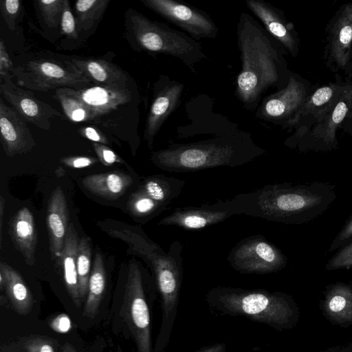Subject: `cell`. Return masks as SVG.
Here are the masks:
<instances>
[{
	"label": "cell",
	"instance_id": "obj_1",
	"mask_svg": "<svg viewBox=\"0 0 352 352\" xmlns=\"http://www.w3.org/2000/svg\"><path fill=\"white\" fill-rule=\"evenodd\" d=\"M236 41L241 69L238 74L234 95L243 108L254 111L264 94L272 88H285L291 72L284 58L286 50L253 16H239Z\"/></svg>",
	"mask_w": 352,
	"mask_h": 352
},
{
	"label": "cell",
	"instance_id": "obj_2",
	"mask_svg": "<svg viewBox=\"0 0 352 352\" xmlns=\"http://www.w3.org/2000/svg\"><path fill=\"white\" fill-rule=\"evenodd\" d=\"M102 228L110 236L126 243L129 250L142 258L151 267L160 298L162 322L154 352H164L174 328L184 278V245L179 240L170 245L168 252L152 241L140 227L107 221Z\"/></svg>",
	"mask_w": 352,
	"mask_h": 352
},
{
	"label": "cell",
	"instance_id": "obj_3",
	"mask_svg": "<svg viewBox=\"0 0 352 352\" xmlns=\"http://www.w3.org/2000/svg\"><path fill=\"white\" fill-rule=\"evenodd\" d=\"M335 198L334 188L329 184L279 183L238 194L226 201L233 215L244 214L277 223L300 224L324 212Z\"/></svg>",
	"mask_w": 352,
	"mask_h": 352
},
{
	"label": "cell",
	"instance_id": "obj_4",
	"mask_svg": "<svg viewBox=\"0 0 352 352\" xmlns=\"http://www.w3.org/2000/svg\"><path fill=\"white\" fill-rule=\"evenodd\" d=\"M249 133L232 130L198 142L173 143L153 151L151 160L157 168L172 173H190L204 169L241 166L263 155Z\"/></svg>",
	"mask_w": 352,
	"mask_h": 352
},
{
	"label": "cell",
	"instance_id": "obj_5",
	"mask_svg": "<svg viewBox=\"0 0 352 352\" xmlns=\"http://www.w3.org/2000/svg\"><path fill=\"white\" fill-rule=\"evenodd\" d=\"M208 311L216 316H243L278 331L289 329L296 319L292 298L280 292L218 285L205 296Z\"/></svg>",
	"mask_w": 352,
	"mask_h": 352
},
{
	"label": "cell",
	"instance_id": "obj_6",
	"mask_svg": "<svg viewBox=\"0 0 352 352\" xmlns=\"http://www.w3.org/2000/svg\"><path fill=\"white\" fill-rule=\"evenodd\" d=\"M124 24L126 40L135 52L175 57L194 72L195 65L207 58L198 41L133 8L125 11Z\"/></svg>",
	"mask_w": 352,
	"mask_h": 352
},
{
	"label": "cell",
	"instance_id": "obj_7",
	"mask_svg": "<svg viewBox=\"0 0 352 352\" xmlns=\"http://www.w3.org/2000/svg\"><path fill=\"white\" fill-rule=\"evenodd\" d=\"M157 287L135 260L129 265L125 285L123 315L135 340L138 352H153L151 340V304Z\"/></svg>",
	"mask_w": 352,
	"mask_h": 352
},
{
	"label": "cell",
	"instance_id": "obj_8",
	"mask_svg": "<svg viewBox=\"0 0 352 352\" xmlns=\"http://www.w3.org/2000/svg\"><path fill=\"white\" fill-rule=\"evenodd\" d=\"M12 76L18 85L30 90L47 91L68 87L82 89L91 82L78 70L62 59L38 58L15 67Z\"/></svg>",
	"mask_w": 352,
	"mask_h": 352
},
{
	"label": "cell",
	"instance_id": "obj_9",
	"mask_svg": "<svg viewBox=\"0 0 352 352\" xmlns=\"http://www.w3.org/2000/svg\"><path fill=\"white\" fill-rule=\"evenodd\" d=\"M230 266L242 274L277 272L287 264V258L263 235L254 234L239 241L227 257Z\"/></svg>",
	"mask_w": 352,
	"mask_h": 352
},
{
	"label": "cell",
	"instance_id": "obj_10",
	"mask_svg": "<svg viewBox=\"0 0 352 352\" xmlns=\"http://www.w3.org/2000/svg\"><path fill=\"white\" fill-rule=\"evenodd\" d=\"M352 114V82L349 80L338 98L316 121L312 129L296 137H290L285 144L294 148L305 140L308 148L330 150L338 144L336 133Z\"/></svg>",
	"mask_w": 352,
	"mask_h": 352
},
{
	"label": "cell",
	"instance_id": "obj_11",
	"mask_svg": "<svg viewBox=\"0 0 352 352\" xmlns=\"http://www.w3.org/2000/svg\"><path fill=\"white\" fill-rule=\"evenodd\" d=\"M312 89L309 82L291 72L287 86L264 97L255 111V117L283 128H290Z\"/></svg>",
	"mask_w": 352,
	"mask_h": 352
},
{
	"label": "cell",
	"instance_id": "obj_12",
	"mask_svg": "<svg viewBox=\"0 0 352 352\" xmlns=\"http://www.w3.org/2000/svg\"><path fill=\"white\" fill-rule=\"evenodd\" d=\"M148 9L185 31L193 39H214L219 29L204 10L175 0H140Z\"/></svg>",
	"mask_w": 352,
	"mask_h": 352
},
{
	"label": "cell",
	"instance_id": "obj_13",
	"mask_svg": "<svg viewBox=\"0 0 352 352\" xmlns=\"http://www.w3.org/2000/svg\"><path fill=\"white\" fill-rule=\"evenodd\" d=\"M324 56L326 65L333 72L352 76V3L342 5L326 28Z\"/></svg>",
	"mask_w": 352,
	"mask_h": 352
},
{
	"label": "cell",
	"instance_id": "obj_14",
	"mask_svg": "<svg viewBox=\"0 0 352 352\" xmlns=\"http://www.w3.org/2000/svg\"><path fill=\"white\" fill-rule=\"evenodd\" d=\"M184 84L161 74L153 86V98L146 116L143 133L149 149L167 118L179 106Z\"/></svg>",
	"mask_w": 352,
	"mask_h": 352
},
{
	"label": "cell",
	"instance_id": "obj_15",
	"mask_svg": "<svg viewBox=\"0 0 352 352\" xmlns=\"http://www.w3.org/2000/svg\"><path fill=\"white\" fill-rule=\"evenodd\" d=\"M9 76L1 81L0 93L10 106L28 123L43 129L51 128V120L61 113L37 98L30 91L16 85Z\"/></svg>",
	"mask_w": 352,
	"mask_h": 352
},
{
	"label": "cell",
	"instance_id": "obj_16",
	"mask_svg": "<svg viewBox=\"0 0 352 352\" xmlns=\"http://www.w3.org/2000/svg\"><path fill=\"white\" fill-rule=\"evenodd\" d=\"M131 88L93 85L82 89H72V91L89 111L90 122L99 124L104 117L138 97V94L134 95Z\"/></svg>",
	"mask_w": 352,
	"mask_h": 352
},
{
	"label": "cell",
	"instance_id": "obj_17",
	"mask_svg": "<svg viewBox=\"0 0 352 352\" xmlns=\"http://www.w3.org/2000/svg\"><path fill=\"white\" fill-rule=\"evenodd\" d=\"M233 214L228 210L226 200L214 204L177 207L161 219L159 226H175L186 230H198L222 222Z\"/></svg>",
	"mask_w": 352,
	"mask_h": 352
},
{
	"label": "cell",
	"instance_id": "obj_18",
	"mask_svg": "<svg viewBox=\"0 0 352 352\" xmlns=\"http://www.w3.org/2000/svg\"><path fill=\"white\" fill-rule=\"evenodd\" d=\"M245 3L267 32L292 57H296L299 52L300 39L293 23L287 20L284 12L263 0H245Z\"/></svg>",
	"mask_w": 352,
	"mask_h": 352
},
{
	"label": "cell",
	"instance_id": "obj_19",
	"mask_svg": "<svg viewBox=\"0 0 352 352\" xmlns=\"http://www.w3.org/2000/svg\"><path fill=\"white\" fill-rule=\"evenodd\" d=\"M0 138L6 154L9 157L24 154L36 145L27 122L0 98Z\"/></svg>",
	"mask_w": 352,
	"mask_h": 352
},
{
	"label": "cell",
	"instance_id": "obj_20",
	"mask_svg": "<svg viewBox=\"0 0 352 352\" xmlns=\"http://www.w3.org/2000/svg\"><path fill=\"white\" fill-rule=\"evenodd\" d=\"M62 60L78 70L94 85L116 88L131 87V76L111 61L100 58L81 57H69Z\"/></svg>",
	"mask_w": 352,
	"mask_h": 352
},
{
	"label": "cell",
	"instance_id": "obj_21",
	"mask_svg": "<svg viewBox=\"0 0 352 352\" xmlns=\"http://www.w3.org/2000/svg\"><path fill=\"white\" fill-rule=\"evenodd\" d=\"M47 212L50 250L52 258L58 259L63 249L69 225L67 200L60 186L51 194Z\"/></svg>",
	"mask_w": 352,
	"mask_h": 352
},
{
	"label": "cell",
	"instance_id": "obj_22",
	"mask_svg": "<svg viewBox=\"0 0 352 352\" xmlns=\"http://www.w3.org/2000/svg\"><path fill=\"white\" fill-rule=\"evenodd\" d=\"M9 232L15 248L21 252L25 263L30 266L34 265L37 234L34 216L29 208H21L14 214L10 223Z\"/></svg>",
	"mask_w": 352,
	"mask_h": 352
},
{
	"label": "cell",
	"instance_id": "obj_23",
	"mask_svg": "<svg viewBox=\"0 0 352 352\" xmlns=\"http://www.w3.org/2000/svg\"><path fill=\"white\" fill-rule=\"evenodd\" d=\"M78 236L73 223H69L63 249L59 258L67 289L77 307L81 304L77 272Z\"/></svg>",
	"mask_w": 352,
	"mask_h": 352
},
{
	"label": "cell",
	"instance_id": "obj_24",
	"mask_svg": "<svg viewBox=\"0 0 352 352\" xmlns=\"http://www.w3.org/2000/svg\"><path fill=\"white\" fill-rule=\"evenodd\" d=\"M348 82H329L316 89L308 97L294 120L291 127L298 125L305 118L313 120L320 117L338 98Z\"/></svg>",
	"mask_w": 352,
	"mask_h": 352
},
{
	"label": "cell",
	"instance_id": "obj_25",
	"mask_svg": "<svg viewBox=\"0 0 352 352\" xmlns=\"http://www.w3.org/2000/svg\"><path fill=\"white\" fill-rule=\"evenodd\" d=\"M133 178L124 173L113 171L88 175L82 184L90 192L98 196L116 199L124 194L133 184Z\"/></svg>",
	"mask_w": 352,
	"mask_h": 352
},
{
	"label": "cell",
	"instance_id": "obj_26",
	"mask_svg": "<svg viewBox=\"0 0 352 352\" xmlns=\"http://www.w3.org/2000/svg\"><path fill=\"white\" fill-rule=\"evenodd\" d=\"M110 0H78L74 3L79 43L94 34L103 18Z\"/></svg>",
	"mask_w": 352,
	"mask_h": 352
},
{
	"label": "cell",
	"instance_id": "obj_27",
	"mask_svg": "<svg viewBox=\"0 0 352 352\" xmlns=\"http://www.w3.org/2000/svg\"><path fill=\"white\" fill-rule=\"evenodd\" d=\"M0 272L6 279L5 289L14 310L21 315L30 313L32 306V296L20 274L10 265L1 261Z\"/></svg>",
	"mask_w": 352,
	"mask_h": 352
},
{
	"label": "cell",
	"instance_id": "obj_28",
	"mask_svg": "<svg viewBox=\"0 0 352 352\" xmlns=\"http://www.w3.org/2000/svg\"><path fill=\"white\" fill-rule=\"evenodd\" d=\"M324 311L338 323L352 322V287L344 283L332 285L326 295Z\"/></svg>",
	"mask_w": 352,
	"mask_h": 352
},
{
	"label": "cell",
	"instance_id": "obj_29",
	"mask_svg": "<svg viewBox=\"0 0 352 352\" xmlns=\"http://www.w3.org/2000/svg\"><path fill=\"white\" fill-rule=\"evenodd\" d=\"M106 286V270L102 254H95L93 268L91 272L84 315L94 318L96 315L102 299Z\"/></svg>",
	"mask_w": 352,
	"mask_h": 352
},
{
	"label": "cell",
	"instance_id": "obj_30",
	"mask_svg": "<svg viewBox=\"0 0 352 352\" xmlns=\"http://www.w3.org/2000/svg\"><path fill=\"white\" fill-rule=\"evenodd\" d=\"M53 98L60 104L65 116L73 122H90V113L84 104L73 93L72 88L55 90Z\"/></svg>",
	"mask_w": 352,
	"mask_h": 352
},
{
	"label": "cell",
	"instance_id": "obj_31",
	"mask_svg": "<svg viewBox=\"0 0 352 352\" xmlns=\"http://www.w3.org/2000/svg\"><path fill=\"white\" fill-rule=\"evenodd\" d=\"M33 3L36 16L43 28L59 30L60 32L64 0H36Z\"/></svg>",
	"mask_w": 352,
	"mask_h": 352
},
{
	"label": "cell",
	"instance_id": "obj_32",
	"mask_svg": "<svg viewBox=\"0 0 352 352\" xmlns=\"http://www.w3.org/2000/svg\"><path fill=\"white\" fill-rule=\"evenodd\" d=\"M91 248L89 239L82 237L78 243L77 272L81 301L85 300L88 292L90 277Z\"/></svg>",
	"mask_w": 352,
	"mask_h": 352
},
{
	"label": "cell",
	"instance_id": "obj_33",
	"mask_svg": "<svg viewBox=\"0 0 352 352\" xmlns=\"http://www.w3.org/2000/svg\"><path fill=\"white\" fill-rule=\"evenodd\" d=\"M128 208L133 216L144 219L155 217L165 209L140 188L130 196Z\"/></svg>",
	"mask_w": 352,
	"mask_h": 352
},
{
	"label": "cell",
	"instance_id": "obj_34",
	"mask_svg": "<svg viewBox=\"0 0 352 352\" xmlns=\"http://www.w3.org/2000/svg\"><path fill=\"white\" fill-rule=\"evenodd\" d=\"M23 9L22 1L20 0H1L0 10L2 17L11 31L16 29L18 19Z\"/></svg>",
	"mask_w": 352,
	"mask_h": 352
},
{
	"label": "cell",
	"instance_id": "obj_35",
	"mask_svg": "<svg viewBox=\"0 0 352 352\" xmlns=\"http://www.w3.org/2000/svg\"><path fill=\"white\" fill-rule=\"evenodd\" d=\"M60 35L72 41H78V34L75 16L74 15L70 3L64 0L63 10L60 22Z\"/></svg>",
	"mask_w": 352,
	"mask_h": 352
},
{
	"label": "cell",
	"instance_id": "obj_36",
	"mask_svg": "<svg viewBox=\"0 0 352 352\" xmlns=\"http://www.w3.org/2000/svg\"><path fill=\"white\" fill-rule=\"evenodd\" d=\"M352 267V241L340 250L326 265L328 270Z\"/></svg>",
	"mask_w": 352,
	"mask_h": 352
},
{
	"label": "cell",
	"instance_id": "obj_37",
	"mask_svg": "<svg viewBox=\"0 0 352 352\" xmlns=\"http://www.w3.org/2000/svg\"><path fill=\"white\" fill-rule=\"evenodd\" d=\"M92 146L99 161L104 166H111L115 163L126 164L123 159L108 146L95 142L92 143Z\"/></svg>",
	"mask_w": 352,
	"mask_h": 352
},
{
	"label": "cell",
	"instance_id": "obj_38",
	"mask_svg": "<svg viewBox=\"0 0 352 352\" xmlns=\"http://www.w3.org/2000/svg\"><path fill=\"white\" fill-rule=\"evenodd\" d=\"M78 133L84 138L93 142L104 145H109L111 141L109 138L98 127L95 126H85L80 127Z\"/></svg>",
	"mask_w": 352,
	"mask_h": 352
},
{
	"label": "cell",
	"instance_id": "obj_39",
	"mask_svg": "<svg viewBox=\"0 0 352 352\" xmlns=\"http://www.w3.org/2000/svg\"><path fill=\"white\" fill-rule=\"evenodd\" d=\"M13 63L8 52L6 46L2 38L0 40V78L2 81L9 76H12L14 69Z\"/></svg>",
	"mask_w": 352,
	"mask_h": 352
},
{
	"label": "cell",
	"instance_id": "obj_40",
	"mask_svg": "<svg viewBox=\"0 0 352 352\" xmlns=\"http://www.w3.org/2000/svg\"><path fill=\"white\" fill-rule=\"evenodd\" d=\"M23 346L26 352H55L52 342L41 338L28 340Z\"/></svg>",
	"mask_w": 352,
	"mask_h": 352
},
{
	"label": "cell",
	"instance_id": "obj_41",
	"mask_svg": "<svg viewBox=\"0 0 352 352\" xmlns=\"http://www.w3.org/2000/svg\"><path fill=\"white\" fill-rule=\"evenodd\" d=\"M60 161L66 166L72 168H83L98 162L96 158L89 156H69L61 158Z\"/></svg>",
	"mask_w": 352,
	"mask_h": 352
},
{
	"label": "cell",
	"instance_id": "obj_42",
	"mask_svg": "<svg viewBox=\"0 0 352 352\" xmlns=\"http://www.w3.org/2000/svg\"><path fill=\"white\" fill-rule=\"evenodd\" d=\"M352 239V217L347 223L344 226L342 229L339 232L334 239L330 246V251H333L341 246H344L346 243L349 242Z\"/></svg>",
	"mask_w": 352,
	"mask_h": 352
},
{
	"label": "cell",
	"instance_id": "obj_43",
	"mask_svg": "<svg viewBox=\"0 0 352 352\" xmlns=\"http://www.w3.org/2000/svg\"><path fill=\"white\" fill-rule=\"evenodd\" d=\"M50 327L58 333H66L72 329V322L68 316L61 314L51 321Z\"/></svg>",
	"mask_w": 352,
	"mask_h": 352
},
{
	"label": "cell",
	"instance_id": "obj_44",
	"mask_svg": "<svg viewBox=\"0 0 352 352\" xmlns=\"http://www.w3.org/2000/svg\"><path fill=\"white\" fill-rule=\"evenodd\" d=\"M226 349L225 342H217L201 347L194 352H226Z\"/></svg>",
	"mask_w": 352,
	"mask_h": 352
},
{
	"label": "cell",
	"instance_id": "obj_45",
	"mask_svg": "<svg viewBox=\"0 0 352 352\" xmlns=\"http://www.w3.org/2000/svg\"><path fill=\"white\" fill-rule=\"evenodd\" d=\"M5 205H6V200L4 197L1 195L0 196V244L1 248V243H2V230H3V214L5 211Z\"/></svg>",
	"mask_w": 352,
	"mask_h": 352
},
{
	"label": "cell",
	"instance_id": "obj_46",
	"mask_svg": "<svg viewBox=\"0 0 352 352\" xmlns=\"http://www.w3.org/2000/svg\"><path fill=\"white\" fill-rule=\"evenodd\" d=\"M341 127L352 136V114L344 120Z\"/></svg>",
	"mask_w": 352,
	"mask_h": 352
},
{
	"label": "cell",
	"instance_id": "obj_47",
	"mask_svg": "<svg viewBox=\"0 0 352 352\" xmlns=\"http://www.w3.org/2000/svg\"><path fill=\"white\" fill-rule=\"evenodd\" d=\"M62 352H76V350L68 343H65L62 349Z\"/></svg>",
	"mask_w": 352,
	"mask_h": 352
},
{
	"label": "cell",
	"instance_id": "obj_48",
	"mask_svg": "<svg viewBox=\"0 0 352 352\" xmlns=\"http://www.w3.org/2000/svg\"><path fill=\"white\" fill-rule=\"evenodd\" d=\"M351 67L352 69V50H351Z\"/></svg>",
	"mask_w": 352,
	"mask_h": 352
}]
</instances>
